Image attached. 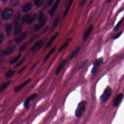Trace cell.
I'll return each instance as SVG.
<instances>
[{"instance_id": "1", "label": "cell", "mask_w": 124, "mask_h": 124, "mask_svg": "<svg viewBox=\"0 0 124 124\" xmlns=\"http://www.w3.org/2000/svg\"><path fill=\"white\" fill-rule=\"evenodd\" d=\"M86 104V102L85 101H82L78 103L75 113V116L76 117L79 118L82 115L85 110Z\"/></svg>"}, {"instance_id": "2", "label": "cell", "mask_w": 124, "mask_h": 124, "mask_svg": "<svg viewBox=\"0 0 124 124\" xmlns=\"http://www.w3.org/2000/svg\"><path fill=\"white\" fill-rule=\"evenodd\" d=\"M38 23L35 24L34 27V30L35 31H37L40 30L46 24V17L44 16L43 13H40L39 14L38 18Z\"/></svg>"}, {"instance_id": "3", "label": "cell", "mask_w": 124, "mask_h": 124, "mask_svg": "<svg viewBox=\"0 0 124 124\" xmlns=\"http://www.w3.org/2000/svg\"><path fill=\"white\" fill-rule=\"evenodd\" d=\"M111 93H112L111 88L109 86L107 87L105 89V90L104 91L102 95L100 96L101 101L103 103L107 102L108 99L109 98L111 94Z\"/></svg>"}, {"instance_id": "4", "label": "cell", "mask_w": 124, "mask_h": 124, "mask_svg": "<svg viewBox=\"0 0 124 124\" xmlns=\"http://www.w3.org/2000/svg\"><path fill=\"white\" fill-rule=\"evenodd\" d=\"M36 17V14H27L25 15L22 18V22L25 24L32 23Z\"/></svg>"}, {"instance_id": "5", "label": "cell", "mask_w": 124, "mask_h": 124, "mask_svg": "<svg viewBox=\"0 0 124 124\" xmlns=\"http://www.w3.org/2000/svg\"><path fill=\"white\" fill-rule=\"evenodd\" d=\"M45 43V41L43 39H41L38 41L36 43L34 44V45L31 48V51L32 52H36L38 51L43 46Z\"/></svg>"}, {"instance_id": "6", "label": "cell", "mask_w": 124, "mask_h": 124, "mask_svg": "<svg viewBox=\"0 0 124 124\" xmlns=\"http://www.w3.org/2000/svg\"><path fill=\"white\" fill-rule=\"evenodd\" d=\"M15 46L14 45H11L8 46L4 49L1 50L0 52V57H3L10 54L15 49Z\"/></svg>"}, {"instance_id": "7", "label": "cell", "mask_w": 124, "mask_h": 124, "mask_svg": "<svg viewBox=\"0 0 124 124\" xmlns=\"http://www.w3.org/2000/svg\"><path fill=\"white\" fill-rule=\"evenodd\" d=\"M13 14V11L11 9H5L2 14V17L4 19H8L10 18Z\"/></svg>"}, {"instance_id": "8", "label": "cell", "mask_w": 124, "mask_h": 124, "mask_svg": "<svg viewBox=\"0 0 124 124\" xmlns=\"http://www.w3.org/2000/svg\"><path fill=\"white\" fill-rule=\"evenodd\" d=\"M123 98V93H120L119 94H118L116 97L115 98L113 102V106L114 107H116L117 106H118L120 104V103H121V102L122 101V99Z\"/></svg>"}, {"instance_id": "9", "label": "cell", "mask_w": 124, "mask_h": 124, "mask_svg": "<svg viewBox=\"0 0 124 124\" xmlns=\"http://www.w3.org/2000/svg\"><path fill=\"white\" fill-rule=\"evenodd\" d=\"M66 63V59H63L61 62L59 63V64L58 65V66L57 67V69H56V70L55 71V75H57L59 74V73L61 72V71L63 69V68L64 67V65H65Z\"/></svg>"}, {"instance_id": "10", "label": "cell", "mask_w": 124, "mask_h": 124, "mask_svg": "<svg viewBox=\"0 0 124 124\" xmlns=\"http://www.w3.org/2000/svg\"><path fill=\"white\" fill-rule=\"evenodd\" d=\"M37 96V94L34 93H33L32 94H31L30 96H29L25 101L24 102V107L25 108H27L29 105V103L31 101L34 99Z\"/></svg>"}, {"instance_id": "11", "label": "cell", "mask_w": 124, "mask_h": 124, "mask_svg": "<svg viewBox=\"0 0 124 124\" xmlns=\"http://www.w3.org/2000/svg\"><path fill=\"white\" fill-rule=\"evenodd\" d=\"M59 34V32H57L53 36H51V37L50 38V39L47 42V43H46V46H45L46 48H48V47H49L51 46V45H52L53 42L55 41V40L57 37V36H58Z\"/></svg>"}, {"instance_id": "12", "label": "cell", "mask_w": 124, "mask_h": 124, "mask_svg": "<svg viewBox=\"0 0 124 124\" xmlns=\"http://www.w3.org/2000/svg\"><path fill=\"white\" fill-rule=\"evenodd\" d=\"M31 81V79H30V78L28 79V80H26L25 81H24L21 84H20L18 86L15 87V92H18L19 91H20L22 88H23L24 87H25L29 82H30Z\"/></svg>"}, {"instance_id": "13", "label": "cell", "mask_w": 124, "mask_h": 124, "mask_svg": "<svg viewBox=\"0 0 124 124\" xmlns=\"http://www.w3.org/2000/svg\"><path fill=\"white\" fill-rule=\"evenodd\" d=\"M93 29V25H90L88 28L86 30V31H85L83 36V41H86L88 37L90 36L92 30Z\"/></svg>"}, {"instance_id": "14", "label": "cell", "mask_w": 124, "mask_h": 124, "mask_svg": "<svg viewBox=\"0 0 124 124\" xmlns=\"http://www.w3.org/2000/svg\"><path fill=\"white\" fill-rule=\"evenodd\" d=\"M15 30H14V35H18L22 29V26L19 22L16 24H15Z\"/></svg>"}, {"instance_id": "15", "label": "cell", "mask_w": 124, "mask_h": 124, "mask_svg": "<svg viewBox=\"0 0 124 124\" xmlns=\"http://www.w3.org/2000/svg\"><path fill=\"white\" fill-rule=\"evenodd\" d=\"M60 0H57L56 1V2H55L54 5L52 6V7H51V8L50 9V10L49 11V14L50 15L52 16L54 14V13L56 11L57 7H58V5L60 3Z\"/></svg>"}, {"instance_id": "16", "label": "cell", "mask_w": 124, "mask_h": 124, "mask_svg": "<svg viewBox=\"0 0 124 124\" xmlns=\"http://www.w3.org/2000/svg\"><path fill=\"white\" fill-rule=\"evenodd\" d=\"M103 63V59L102 58H100L99 59H96L93 63V67H96L97 68H98V67H99L101 65H102Z\"/></svg>"}, {"instance_id": "17", "label": "cell", "mask_w": 124, "mask_h": 124, "mask_svg": "<svg viewBox=\"0 0 124 124\" xmlns=\"http://www.w3.org/2000/svg\"><path fill=\"white\" fill-rule=\"evenodd\" d=\"M72 39L71 38H69L58 49V51L59 52H61L64 49H65L69 45V44L70 43V42L71 41Z\"/></svg>"}, {"instance_id": "18", "label": "cell", "mask_w": 124, "mask_h": 124, "mask_svg": "<svg viewBox=\"0 0 124 124\" xmlns=\"http://www.w3.org/2000/svg\"><path fill=\"white\" fill-rule=\"evenodd\" d=\"M31 8H32V3L31 2H29L24 5L22 8V11L23 12L26 13L29 11L31 9Z\"/></svg>"}, {"instance_id": "19", "label": "cell", "mask_w": 124, "mask_h": 124, "mask_svg": "<svg viewBox=\"0 0 124 124\" xmlns=\"http://www.w3.org/2000/svg\"><path fill=\"white\" fill-rule=\"evenodd\" d=\"M26 36V32H23L22 33H21L16 39V42L17 43H19L20 42H21L25 38Z\"/></svg>"}, {"instance_id": "20", "label": "cell", "mask_w": 124, "mask_h": 124, "mask_svg": "<svg viewBox=\"0 0 124 124\" xmlns=\"http://www.w3.org/2000/svg\"><path fill=\"white\" fill-rule=\"evenodd\" d=\"M56 46H54L50 51H49V52L46 54V55L45 56V57L44 58V60H43V62H45V61H46L49 58V57L50 56V55H51V54L55 51V49H56Z\"/></svg>"}, {"instance_id": "21", "label": "cell", "mask_w": 124, "mask_h": 124, "mask_svg": "<svg viewBox=\"0 0 124 124\" xmlns=\"http://www.w3.org/2000/svg\"><path fill=\"white\" fill-rule=\"evenodd\" d=\"M10 83V81H8L1 84L0 86V92H3L9 86Z\"/></svg>"}, {"instance_id": "22", "label": "cell", "mask_w": 124, "mask_h": 124, "mask_svg": "<svg viewBox=\"0 0 124 124\" xmlns=\"http://www.w3.org/2000/svg\"><path fill=\"white\" fill-rule=\"evenodd\" d=\"M72 2H73V0H70L68 3L67 4L66 8H65V11H64V16H65L67 15V14L68 13V11H69V10L70 9V7L72 4Z\"/></svg>"}, {"instance_id": "23", "label": "cell", "mask_w": 124, "mask_h": 124, "mask_svg": "<svg viewBox=\"0 0 124 124\" xmlns=\"http://www.w3.org/2000/svg\"><path fill=\"white\" fill-rule=\"evenodd\" d=\"M80 47H77L76 49H75L72 53V54H71V56L70 57V59H73L74 57H75L77 54L78 53L79 51V49H80Z\"/></svg>"}, {"instance_id": "24", "label": "cell", "mask_w": 124, "mask_h": 124, "mask_svg": "<svg viewBox=\"0 0 124 124\" xmlns=\"http://www.w3.org/2000/svg\"><path fill=\"white\" fill-rule=\"evenodd\" d=\"M15 73V71L12 70V69H9L5 74V77L7 78H10L11 77H12L14 74Z\"/></svg>"}, {"instance_id": "25", "label": "cell", "mask_w": 124, "mask_h": 124, "mask_svg": "<svg viewBox=\"0 0 124 124\" xmlns=\"http://www.w3.org/2000/svg\"><path fill=\"white\" fill-rule=\"evenodd\" d=\"M11 31H12V26L11 24H8L6 28V32L8 36H9L10 35Z\"/></svg>"}, {"instance_id": "26", "label": "cell", "mask_w": 124, "mask_h": 124, "mask_svg": "<svg viewBox=\"0 0 124 124\" xmlns=\"http://www.w3.org/2000/svg\"><path fill=\"white\" fill-rule=\"evenodd\" d=\"M19 2V0H10V5L12 6L15 7L18 5Z\"/></svg>"}, {"instance_id": "27", "label": "cell", "mask_w": 124, "mask_h": 124, "mask_svg": "<svg viewBox=\"0 0 124 124\" xmlns=\"http://www.w3.org/2000/svg\"><path fill=\"white\" fill-rule=\"evenodd\" d=\"M20 56H21V54H20L18 55L17 56H16V57H15L14 59H13V60L11 61V62H10L11 64H13V63L16 62L19 60V59L20 58Z\"/></svg>"}, {"instance_id": "28", "label": "cell", "mask_w": 124, "mask_h": 124, "mask_svg": "<svg viewBox=\"0 0 124 124\" xmlns=\"http://www.w3.org/2000/svg\"><path fill=\"white\" fill-rule=\"evenodd\" d=\"M59 21V17L57 18L56 19H55L54 20V21H53V24H52V27H53V28H55V27L57 26V25L58 24Z\"/></svg>"}, {"instance_id": "29", "label": "cell", "mask_w": 124, "mask_h": 124, "mask_svg": "<svg viewBox=\"0 0 124 124\" xmlns=\"http://www.w3.org/2000/svg\"><path fill=\"white\" fill-rule=\"evenodd\" d=\"M122 21H123V19H121V21H119V22L116 25V26L114 27V29H113V31H114L117 30L119 28V27H120V26H121V24H122Z\"/></svg>"}, {"instance_id": "30", "label": "cell", "mask_w": 124, "mask_h": 124, "mask_svg": "<svg viewBox=\"0 0 124 124\" xmlns=\"http://www.w3.org/2000/svg\"><path fill=\"white\" fill-rule=\"evenodd\" d=\"M20 14H18L15 19V24H16V23H17L19 22V19H20Z\"/></svg>"}, {"instance_id": "31", "label": "cell", "mask_w": 124, "mask_h": 124, "mask_svg": "<svg viewBox=\"0 0 124 124\" xmlns=\"http://www.w3.org/2000/svg\"><path fill=\"white\" fill-rule=\"evenodd\" d=\"M97 68H96V67H93L91 71V74H95V73L97 72Z\"/></svg>"}, {"instance_id": "32", "label": "cell", "mask_w": 124, "mask_h": 124, "mask_svg": "<svg viewBox=\"0 0 124 124\" xmlns=\"http://www.w3.org/2000/svg\"><path fill=\"white\" fill-rule=\"evenodd\" d=\"M25 49H26V44H23L22 46H21L19 50L20 51H23L25 50Z\"/></svg>"}, {"instance_id": "33", "label": "cell", "mask_w": 124, "mask_h": 124, "mask_svg": "<svg viewBox=\"0 0 124 124\" xmlns=\"http://www.w3.org/2000/svg\"><path fill=\"white\" fill-rule=\"evenodd\" d=\"M122 33H123V31H121V32L117 34L116 35H115L114 37H113V39H117L118 38H119V37L121 36V35L122 34Z\"/></svg>"}, {"instance_id": "34", "label": "cell", "mask_w": 124, "mask_h": 124, "mask_svg": "<svg viewBox=\"0 0 124 124\" xmlns=\"http://www.w3.org/2000/svg\"><path fill=\"white\" fill-rule=\"evenodd\" d=\"M24 60H25V59L24 58V59H23L21 61H20L19 62H18L15 66V67H17V66H19L20 65H21L23 62L24 61Z\"/></svg>"}, {"instance_id": "35", "label": "cell", "mask_w": 124, "mask_h": 124, "mask_svg": "<svg viewBox=\"0 0 124 124\" xmlns=\"http://www.w3.org/2000/svg\"><path fill=\"white\" fill-rule=\"evenodd\" d=\"M3 40V35L2 34H0V45L2 43Z\"/></svg>"}, {"instance_id": "36", "label": "cell", "mask_w": 124, "mask_h": 124, "mask_svg": "<svg viewBox=\"0 0 124 124\" xmlns=\"http://www.w3.org/2000/svg\"><path fill=\"white\" fill-rule=\"evenodd\" d=\"M53 1H54V0H48L47 2V5L48 6L52 4V3L53 2Z\"/></svg>"}, {"instance_id": "37", "label": "cell", "mask_w": 124, "mask_h": 124, "mask_svg": "<svg viewBox=\"0 0 124 124\" xmlns=\"http://www.w3.org/2000/svg\"><path fill=\"white\" fill-rule=\"evenodd\" d=\"M86 61H87V60H86L85 61H84V62L83 63V64H82V65H80V66L78 67V70H79V69H80L81 68H82V67H83V66L84 65V64H85L86 63Z\"/></svg>"}, {"instance_id": "38", "label": "cell", "mask_w": 124, "mask_h": 124, "mask_svg": "<svg viewBox=\"0 0 124 124\" xmlns=\"http://www.w3.org/2000/svg\"><path fill=\"white\" fill-rule=\"evenodd\" d=\"M86 0H81V1H80V6H81L83 5V4L84 3V2H85Z\"/></svg>"}, {"instance_id": "39", "label": "cell", "mask_w": 124, "mask_h": 124, "mask_svg": "<svg viewBox=\"0 0 124 124\" xmlns=\"http://www.w3.org/2000/svg\"><path fill=\"white\" fill-rule=\"evenodd\" d=\"M25 68H26V67H25H25H23V68H22V69H21V70H20V71H19L18 72V73H20V72H21V71H23V70H24V69Z\"/></svg>"}, {"instance_id": "40", "label": "cell", "mask_w": 124, "mask_h": 124, "mask_svg": "<svg viewBox=\"0 0 124 124\" xmlns=\"http://www.w3.org/2000/svg\"><path fill=\"white\" fill-rule=\"evenodd\" d=\"M111 0H106V2L107 3H109V2H110V1H111Z\"/></svg>"}, {"instance_id": "41", "label": "cell", "mask_w": 124, "mask_h": 124, "mask_svg": "<svg viewBox=\"0 0 124 124\" xmlns=\"http://www.w3.org/2000/svg\"><path fill=\"white\" fill-rule=\"evenodd\" d=\"M2 1H5L6 0H1Z\"/></svg>"}, {"instance_id": "42", "label": "cell", "mask_w": 124, "mask_h": 124, "mask_svg": "<svg viewBox=\"0 0 124 124\" xmlns=\"http://www.w3.org/2000/svg\"><path fill=\"white\" fill-rule=\"evenodd\" d=\"M0 12H1V10H0Z\"/></svg>"}, {"instance_id": "43", "label": "cell", "mask_w": 124, "mask_h": 124, "mask_svg": "<svg viewBox=\"0 0 124 124\" xmlns=\"http://www.w3.org/2000/svg\"></svg>"}]
</instances>
